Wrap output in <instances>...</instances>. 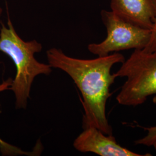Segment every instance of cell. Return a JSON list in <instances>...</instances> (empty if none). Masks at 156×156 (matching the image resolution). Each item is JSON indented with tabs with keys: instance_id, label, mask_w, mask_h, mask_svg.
<instances>
[{
	"instance_id": "5",
	"label": "cell",
	"mask_w": 156,
	"mask_h": 156,
	"mask_svg": "<svg viewBox=\"0 0 156 156\" xmlns=\"http://www.w3.org/2000/svg\"><path fill=\"white\" fill-rule=\"evenodd\" d=\"M73 142V146L81 152H91L101 156H151L146 153L140 154L117 144L113 135L103 133L98 128H84Z\"/></svg>"
},
{
	"instance_id": "9",
	"label": "cell",
	"mask_w": 156,
	"mask_h": 156,
	"mask_svg": "<svg viewBox=\"0 0 156 156\" xmlns=\"http://www.w3.org/2000/svg\"><path fill=\"white\" fill-rule=\"evenodd\" d=\"M154 8H155V17L154 20L153 26L151 28V36L150 40L146 46L145 48L142 49L143 51L147 53H151L156 51V0H153Z\"/></svg>"
},
{
	"instance_id": "10",
	"label": "cell",
	"mask_w": 156,
	"mask_h": 156,
	"mask_svg": "<svg viewBox=\"0 0 156 156\" xmlns=\"http://www.w3.org/2000/svg\"><path fill=\"white\" fill-rule=\"evenodd\" d=\"M153 146H154V149H155V151H156V140L154 142V144H153Z\"/></svg>"
},
{
	"instance_id": "2",
	"label": "cell",
	"mask_w": 156,
	"mask_h": 156,
	"mask_svg": "<svg viewBox=\"0 0 156 156\" xmlns=\"http://www.w3.org/2000/svg\"><path fill=\"white\" fill-rule=\"evenodd\" d=\"M42 49V46L37 41H24L19 37L9 17L7 26L1 23L0 51L10 57L16 68V74L9 89L15 95L17 109L26 108L35 77L41 74L48 75L51 72L49 64L38 62L35 58V54Z\"/></svg>"
},
{
	"instance_id": "8",
	"label": "cell",
	"mask_w": 156,
	"mask_h": 156,
	"mask_svg": "<svg viewBox=\"0 0 156 156\" xmlns=\"http://www.w3.org/2000/svg\"><path fill=\"white\" fill-rule=\"evenodd\" d=\"M147 131L144 137L139 140H136L135 144L137 145H144L147 146H153L156 140V125L150 127L144 128Z\"/></svg>"
},
{
	"instance_id": "6",
	"label": "cell",
	"mask_w": 156,
	"mask_h": 156,
	"mask_svg": "<svg viewBox=\"0 0 156 156\" xmlns=\"http://www.w3.org/2000/svg\"><path fill=\"white\" fill-rule=\"evenodd\" d=\"M111 11L123 20L151 30L155 17L153 0H111Z\"/></svg>"
},
{
	"instance_id": "3",
	"label": "cell",
	"mask_w": 156,
	"mask_h": 156,
	"mask_svg": "<svg viewBox=\"0 0 156 156\" xmlns=\"http://www.w3.org/2000/svg\"><path fill=\"white\" fill-rule=\"evenodd\" d=\"M115 74L117 78H126L116 97L117 102L124 106L143 104L156 95V51L134 50Z\"/></svg>"
},
{
	"instance_id": "4",
	"label": "cell",
	"mask_w": 156,
	"mask_h": 156,
	"mask_svg": "<svg viewBox=\"0 0 156 156\" xmlns=\"http://www.w3.org/2000/svg\"><path fill=\"white\" fill-rule=\"evenodd\" d=\"M101 16L106 28L107 37L100 43L88 45L90 53L104 57L122 50H142L147 45L151 30L128 22L111 11L102 10Z\"/></svg>"
},
{
	"instance_id": "11",
	"label": "cell",
	"mask_w": 156,
	"mask_h": 156,
	"mask_svg": "<svg viewBox=\"0 0 156 156\" xmlns=\"http://www.w3.org/2000/svg\"><path fill=\"white\" fill-rule=\"evenodd\" d=\"M2 11H3V10H2V9L0 7V16H1V15H2Z\"/></svg>"
},
{
	"instance_id": "1",
	"label": "cell",
	"mask_w": 156,
	"mask_h": 156,
	"mask_svg": "<svg viewBox=\"0 0 156 156\" xmlns=\"http://www.w3.org/2000/svg\"><path fill=\"white\" fill-rule=\"evenodd\" d=\"M50 67L68 73L80 91L83 100V128L94 127L106 135H112V128L106 116V104L111 96L110 87L117 78L111 73L112 67L123 63L125 58L119 53L83 60L67 56L60 49L46 51Z\"/></svg>"
},
{
	"instance_id": "7",
	"label": "cell",
	"mask_w": 156,
	"mask_h": 156,
	"mask_svg": "<svg viewBox=\"0 0 156 156\" xmlns=\"http://www.w3.org/2000/svg\"><path fill=\"white\" fill-rule=\"evenodd\" d=\"M11 78H9L5 81L0 84V93L5 91L6 90L9 89L12 83ZM0 151L2 155L5 156H17V155H27V156H34L37 153L35 152L36 149L33 151H25L13 145L6 143L3 140L0 138Z\"/></svg>"
}]
</instances>
